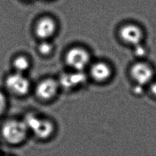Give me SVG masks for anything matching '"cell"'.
Listing matches in <instances>:
<instances>
[{
  "mask_svg": "<svg viewBox=\"0 0 156 156\" xmlns=\"http://www.w3.org/2000/svg\"><path fill=\"white\" fill-rule=\"evenodd\" d=\"M23 121L29 132H31L40 140H44L51 138L55 130V126L52 121L42 117L35 112L26 113Z\"/></svg>",
  "mask_w": 156,
  "mask_h": 156,
  "instance_id": "1",
  "label": "cell"
},
{
  "mask_svg": "<svg viewBox=\"0 0 156 156\" xmlns=\"http://www.w3.org/2000/svg\"><path fill=\"white\" fill-rule=\"evenodd\" d=\"M29 130L23 119H10L4 123L1 135L5 141L12 145L22 143L27 138Z\"/></svg>",
  "mask_w": 156,
  "mask_h": 156,
  "instance_id": "2",
  "label": "cell"
},
{
  "mask_svg": "<svg viewBox=\"0 0 156 156\" xmlns=\"http://www.w3.org/2000/svg\"><path fill=\"white\" fill-rule=\"evenodd\" d=\"M65 62L71 70L85 71L90 65L91 55L85 48L74 46L66 51Z\"/></svg>",
  "mask_w": 156,
  "mask_h": 156,
  "instance_id": "3",
  "label": "cell"
},
{
  "mask_svg": "<svg viewBox=\"0 0 156 156\" xmlns=\"http://www.w3.org/2000/svg\"><path fill=\"white\" fill-rule=\"evenodd\" d=\"M5 83L8 90L17 96H26L31 87L30 80L26 74L15 71L7 76Z\"/></svg>",
  "mask_w": 156,
  "mask_h": 156,
  "instance_id": "4",
  "label": "cell"
},
{
  "mask_svg": "<svg viewBox=\"0 0 156 156\" xmlns=\"http://www.w3.org/2000/svg\"><path fill=\"white\" fill-rule=\"evenodd\" d=\"M88 76L85 71L70 70L62 73L57 79L60 88L72 90L80 87L87 82Z\"/></svg>",
  "mask_w": 156,
  "mask_h": 156,
  "instance_id": "5",
  "label": "cell"
},
{
  "mask_svg": "<svg viewBox=\"0 0 156 156\" xmlns=\"http://www.w3.org/2000/svg\"><path fill=\"white\" fill-rule=\"evenodd\" d=\"M130 75L137 85L143 86L152 82L154 76V71L149 63L140 61L131 66Z\"/></svg>",
  "mask_w": 156,
  "mask_h": 156,
  "instance_id": "6",
  "label": "cell"
},
{
  "mask_svg": "<svg viewBox=\"0 0 156 156\" xmlns=\"http://www.w3.org/2000/svg\"><path fill=\"white\" fill-rule=\"evenodd\" d=\"M60 88L57 79L48 77L38 83L35 89V93L41 101H49L56 97Z\"/></svg>",
  "mask_w": 156,
  "mask_h": 156,
  "instance_id": "7",
  "label": "cell"
},
{
  "mask_svg": "<svg viewBox=\"0 0 156 156\" xmlns=\"http://www.w3.org/2000/svg\"><path fill=\"white\" fill-rule=\"evenodd\" d=\"M118 34L120 39L124 43L133 46L141 44L144 38L142 28L133 23H127L122 26Z\"/></svg>",
  "mask_w": 156,
  "mask_h": 156,
  "instance_id": "8",
  "label": "cell"
},
{
  "mask_svg": "<svg viewBox=\"0 0 156 156\" xmlns=\"http://www.w3.org/2000/svg\"><path fill=\"white\" fill-rule=\"evenodd\" d=\"M57 23L51 16H43L36 22L34 27L35 35L41 40H50L56 34Z\"/></svg>",
  "mask_w": 156,
  "mask_h": 156,
  "instance_id": "9",
  "label": "cell"
},
{
  "mask_svg": "<svg viewBox=\"0 0 156 156\" xmlns=\"http://www.w3.org/2000/svg\"><path fill=\"white\" fill-rule=\"evenodd\" d=\"M90 76L97 82H105L112 77L113 70L112 66L104 61H98L89 66Z\"/></svg>",
  "mask_w": 156,
  "mask_h": 156,
  "instance_id": "10",
  "label": "cell"
},
{
  "mask_svg": "<svg viewBox=\"0 0 156 156\" xmlns=\"http://www.w3.org/2000/svg\"><path fill=\"white\" fill-rule=\"evenodd\" d=\"M12 66L15 72L26 74L31 66V62L26 55H18L13 58Z\"/></svg>",
  "mask_w": 156,
  "mask_h": 156,
  "instance_id": "11",
  "label": "cell"
},
{
  "mask_svg": "<svg viewBox=\"0 0 156 156\" xmlns=\"http://www.w3.org/2000/svg\"><path fill=\"white\" fill-rule=\"evenodd\" d=\"M54 46L50 40H41L37 46L38 52L43 57H48L53 52Z\"/></svg>",
  "mask_w": 156,
  "mask_h": 156,
  "instance_id": "12",
  "label": "cell"
},
{
  "mask_svg": "<svg viewBox=\"0 0 156 156\" xmlns=\"http://www.w3.org/2000/svg\"><path fill=\"white\" fill-rule=\"evenodd\" d=\"M133 47H134V53L136 57H141L146 55V54L147 52L146 49L145 47L142 45L141 43L139 44L138 45H136Z\"/></svg>",
  "mask_w": 156,
  "mask_h": 156,
  "instance_id": "13",
  "label": "cell"
},
{
  "mask_svg": "<svg viewBox=\"0 0 156 156\" xmlns=\"http://www.w3.org/2000/svg\"><path fill=\"white\" fill-rule=\"evenodd\" d=\"M7 98L5 94L0 91V115L3 113L7 107Z\"/></svg>",
  "mask_w": 156,
  "mask_h": 156,
  "instance_id": "14",
  "label": "cell"
},
{
  "mask_svg": "<svg viewBox=\"0 0 156 156\" xmlns=\"http://www.w3.org/2000/svg\"><path fill=\"white\" fill-rule=\"evenodd\" d=\"M150 91L151 93L156 98V80H152L151 83Z\"/></svg>",
  "mask_w": 156,
  "mask_h": 156,
  "instance_id": "15",
  "label": "cell"
}]
</instances>
